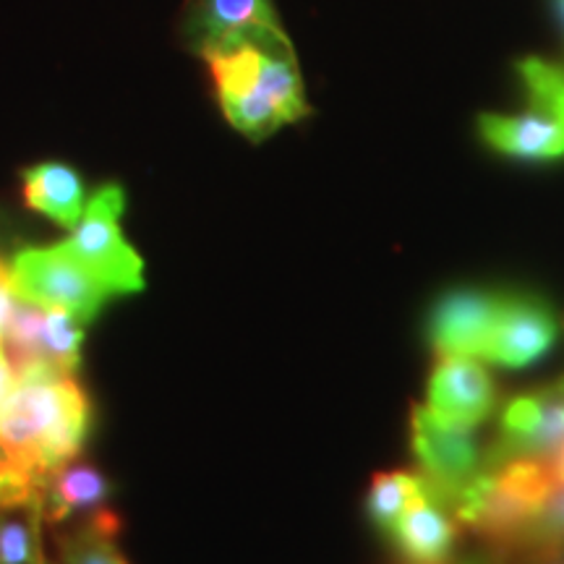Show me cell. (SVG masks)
Listing matches in <instances>:
<instances>
[{
	"instance_id": "cell-4",
	"label": "cell",
	"mask_w": 564,
	"mask_h": 564,
	"mask_svg": "<svg viewBox=\"0 0 564 564\" xmlns=\"http://www.w3.org/2000/svg\"><path fill=\"white\" fill-rule=\"evenodd\" d=\"M528 110L518 116L484 112L478 131L491 150L518 160L564 158V68L544 58L518 63Z\"/></svg>"
},
{
	"instance_id": "cell-17",
	"label": "cell",
	"mask_w": 564,
	"mask_h": 564,
	"mask_svg": "<svg viewBox=\"0 0 564 564\" xmlns=\"http://www.w3.org/2000/svg\"><path fill=\"white\" fill-rule=\"evenodd\" d=\"M121 520L108 510L91 512L74 531L58 535L61 564H129L118 549Z\"/></svg>"
},
{
	"instance_id": "cell-14",
	"label": "cell",
	"mask_w": 564,
	"mask_h": 564,
	"mask_svg": "<svg viewBox=\"0 0 564 564\" xmlns=\"http://www.w3.org/2000/svg\"><path fill=\"white\" fill-rule=\"evenodd\" d=\"M387 535L408 564H449L453 560L455 523L440 494L413 505Z\"/></svg>"
},
{
	"instance_id": "cell-24",
	"label": "cell",
	"mask_w": 564,
	"mask_h": 564,
	"mask_svg": "<svg viewBox=\"0 0 564 564\" xmlns=\"http://www.w3.org/2000/svg\"><path fill=\"white\" fill-rule=\"evenodd\" d=\"M449 564H502L499 560V552L489 544V549H478V552H470L460 556V560L449 562Z\"/></svg>"
},
{
	"instance_id": "cell-5",
	"label": "cell",
	"mask_w": 564,
	"mask_h": 564,
	"mask_svg": "<svg viewBox=\"0 0 564 564\" xmlns=\"http://www.w3.org/2000/svg\"><path fill=\"white\" fill-rule=\"evenodd\" d=\"M123 207L126 194L118 183L97 188L70 238L63 241L70 257L100 282L110 299L144 291V262L121 230Z\"/></svg>"
},
{
	"instance_id": "cell-1",
	"label": "cell",
	"mask_w": 564,
	"mask_h": 564,
	"mask_svg": "<svg viewBox=\"0 0 564 564\" xmlns=\"http://www.w3.org/2000/svg\"><path fill=\"white\" fill-rule=\"evenodd\" d=\"M202 58L225 118L246 139L262 141L312 112L293 42L282 26L238 34Z\"/></svg>"
},
{
	"instance_id": "cell-27",
	"label": "cell",
	"mask_w": 564,
	"mask_h": 564,
	"mask_svg": "<svg viewBox=\"0 0 564 564\" xmlns=\"http://www.w3.org/2000/svg\"><path fill=\"white\" fill-rule=\"evenodd\" d=\"M3 481H6V474H3V468H0V486H3Z\"/></svg>"
},
{
	"instance_id": "cell-16",
	"label": "cell",
	"mask_w": 564,
	"mask_h": 564,
	"mask_svg": "<svg viewBox=\"0 0 564 564\" xmlns=\"http://www.w3.org/2000/svg\"><path fill=\"white\" fill-rule=\"evenodd\" d=\"M110 497V484L95 465L74 463L63 465L61 470L47 478L42 486V499H45V518L51 523H63L70 514L105 510Z\"/></svg>"
},
{
	"instance_id": "cell-22",
	"label": "cell",
	"mask_w": 564,
	"mask_h": 564,
	"mask_svg": "<svg viewBox=\"0 0 564 564\" xmlns=\"http://www.w3.org/2000/svg\"><path fill=\"white\" fill-rule=\"evenodd\" d=\"M13 303H17V291H13L11 270L6 264H0V343H3L6 324L11 319Z\"/></svg>"
},
{
	"instance_id": "cell-25",
	"label": "cell",
	"mask_w": 564,
	"mask_h": 564,
	"mask_svg": "<svg viewBox=\"0 0 564 564\" xmlns=\"http://www.w3.org/2000/svg\"><path fill=\"white\" fill-rule=\"evenodd\" d=\"M549 465H552V474H554V481L556 484H564V444L560 449H556V455L549 460Z\"/></svg>"
},
{
	"instance_id": "cell-7",
	"label": "cell",
	"mask_w": 564,
	"mask_h": 564,
	"mask_svg": "<svg viewBox=\"0 0 564 564\" xmlns=\"http://www.w3.org/2000/svg\"><path fill=\"white\" fill-rule=\"evenodd\" d=\"M411 442L423 476L440 489L444 505L453 512L463 491L486 470L474 426L442 419L429 405H415L411 413Z\"/></svg>"
},
{
	"instance_id": "cell-13",
	"label": "cell",
	"mask_w": 564,
	"mask_h": 564,
	"mask_svg": "<svg viewBox=\"0 0 564 564\" xmlns=\"http://www.w3.org/2000/svg\"><path fill=\"white\" fill-rule=\"evenodd\" d=\"M42 486L6 476L0 486V564H45Z\"/></svg>"
},
{
	"instance_id": "cell-28",
	"label": "cell",
	"mask_w": 564,
	"mask_h": 564,
	"mask_svg": "<svg viewBox=\"0 0 564 564\" xmlns=\"http://www.w3.org/2000/svg\"><path fill=\"white\" fill-rule=\"evenodd\" d=\"M405 564H408V562H405Z\"/></svg>"
},
{
	"instance_id": "cell-19",
	"label": "cell",
	"mask_w": 564,
	"mask_h": 564,
	"mask_svg": "<svg viewBox=\"0 0 564 564\" xmlns=\"http://www.w3.org/2000/svg\"><path fill=\"white\" fill-rule=\"evenodd\" d=\"M84 324L58 308L42 314V364L45 369L74 377L82 364Z\"/></svg>"
},
{
	"instance_id": "cell-21",
	"label": "cell",
	"mask_w": 564,
	"mask_h": 564,
	"mask_svg": "<svg viewBox=\"0 0 564 564\" xmlns=\"http://www.w3.org/2000/svg\"><path fill=\"white\" fill-rule=\"evenodd\" d=\"M494 549L502 564H564V544H512Z\"/></svg>"
},
{
	"instance_id": "cell-3",
	"label": "cell",
	"mask_w": 564,
	"mask_h": 564,
	"mask_svg": "<svg viewBox=\"0 0 564 564\" xmlns=\"http://www.w3.org/2000/svg\"><path fill=\"white\" fill-rule=\"evenodd\" d=\"M554 486L549 460L514 457L486 465L484 474L453 505V518L481 533L494 546L510 544L531 523Z\"/></svg>"
},
{
	"instance_id": "cell-20",
	"label": "cell",
	"mask_w": 564,
	"mask_h": 564,
	"mask_svg": "<svg viewBox=\"0 0 564 564\" xmlns=\"http://www.w3.org/2000/svg\"><path fill=\"white\" fill-rule=\"evenodd\" d=\"M564 544V484H556L531 523L520 531L510 544Z\"/></svg>"
},
{
	"instance_id": "cell-11",
	"label": "cell",
	"mask_w": 564,
	"mask_h": 564,
	"mask_svg": "<svg viewBox=\"0 0 564 564\" xmlns=\"http://www.w3.org/2000/svg\"><path fill=\"white\" fill-rule=\"evenodd\" d=\"M494 384L481 364L470 356H442L429 379L426 405L442 419L476 426L491 413Z\"/></svg>"
},
{
	"instance_id": "cell-10",
	"label": "cell",
	"mask_w": 564,
	"mask_h": 564,
	"mask_svg": "<svg viewBox=\"0 0 564 564\" xmlns=\"http://www.w3.org/2000/svg\"><path fill=\"white\" fill-rule=\"evenodd\" d=\"M556 340V319L544 301L531 295H505L484 358L507 369L539 361Z\"/></svg>"
},
{
	"instance_id": "cell-6",
	"label": "cell",
	"mask_w": 564,
	"mask_h": 564,
	"mask_svg": "<svg viewBox=\"0 0 564 564\" xmlns=\"http://www.w3.org/2000/svg\"><path fill=\"white\" fill-rule=\"evenodd\" d=\"M9 270L19 299L42 308H58L82 324L95 319L110 301V293L70 257L63 243L21 249Z\"/></svg>"
},
{
	"instance_id": "cell-26",
	"label": "cell",
	"mask_w": 564,
	"mask_h": 564,
	"mask_svg": "<svg viewBox=\"0 0 564 564\" xmlns=\"http://www.w3.org/2000/svg\"><path fill=\"white\" fill-rule=\"evenodd\" d=\"M556 9H560V13H562V19H564V0H556Z\"/></svg>"
},
{
	"instance_id": "cell-23",
	"label": "cell",
	"mask_w": 564,
	"mask_h": 564,
	"mask_svg": "<svg viewBox=\"0 0 564 564\" xmlns=\"http://www.w3.org/2000/svg\"><path fill=\"white\" fill-rule=\"evenodd\" d=\"M13 382H17V373H13L9 356H6V350H3V343H0V413H3L6 403H9Z\"/></svg>"
},
{
	"instance_id": "cell-15",
	"label": "cell",
	"mask_w": 564,
	"mask_h": 564,
	"mask_svg": "<svg viewBox=\"0 0 564 564\" xmlns=\"http://www.w3.org/2000/svg\"><path fill=\"white\" fill-rule=\"evenodd\" d=\"M26 207L74 230L84 215V181L63 162H40L21 173Z\"/></svg>"
},
{
	"instance_id": "cell-18",
	"label": "cell",
	"mask_w": 564,
	"mask_h": 564,
	"mask_svg": "<svg viewBox=\"0 0 564 564\" xmlns=\"http://www.w3.org/2000/svg\"><path fill=\"white\" fill-rule=\"evenodd\" d=\"M434 494H440V489H436L423 474L415 476L403 474V470H392V474L373 476L366 507H369V518L373 520V525L382 533H390L394 523H398L413 505L434 497Z\"/></svg>"
},
{
	"instance_id": "cell-9",
	"label": "cell",
	"mask_w": 564,
	"mask_h": 564,
	"mask_svg": "<svg viewBox=\"0 0 564 564\" xmlns=\"http://www.w3.org/2000/svg\"><path fill=\"white\" fill-rule=\"evenodd\" d=\"M505 293L457 288L434 303L426 337L440 356H484L502 308Z\"/></svg>"
},
{
	"instance_id": "cell-2",
	"label": "cell",
	"mask_w": 564,
	"mask_h": 564,
	"mask_svg": "<svg viewBox=\"0 0 564 564\" xmlns=\"http://www.w3.org/2000/svg\"><path fill=\"white\" fill-rule=\"evenodd\" d=\"M91 408L70 373L26 369L0 413V468L6 476L45 486L76 460L87 442Z\"/></svg>"
},
{
	"instance_id": "cell-8",
	"label": "cell",
	"mask_w": 564,
	"mask_h": 564,
	"mask_svg": "<svg viewBox=\"0 0 564 564\" xmlns=\"http://www.w3.org/2000/svg\"><path fill=\"white\" fill-rule=\"evenodd\" d=\"M564 444V377L514 398L499 419V436L484 453L486 465L514 457L552 460Z\"/></svg>"
},
{
	"instance_id": "cell-12",
	"label": "cell",
	"mask_w": 564,
	"mask_h": 564,
	"mask_svg": "<svg viewBox=\"0 0 564 564\" xmlns=\"http://www.w3.org/2000/svg\"><path fill=\"white\" fill-rule=\"evenodd\" d=\"M264 26H280L272 0H192L183 21V42L204 55L238 34Z\"/></svg>"
}]
</instances>
